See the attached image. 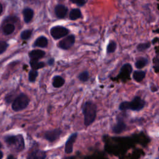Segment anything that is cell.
I'll return each instance as SVG.
<instances>
[{"label": "cell", "instance_id": "1", "mask_svg": "<svg viewBox=\"0 0 159 159\" xmlns=\"http://www.w3.org/2000/svg\"><path fill=\"white\" fill-rule=\"evenodd\" d=\"M81 109L84 116V124L88 127L92 124L96 119L97 106L93 102L88 101L83 104Z\"/></svg>", "mask_w": 159, "mask_h": 159}, {"label": "cell", "instance_id": "2", "mask_svg": "<svg viewBox=\"0 0 159 159\" xmlns=\"http://www.w3.org/2000/svg\"><path fill=\"white\" fill-rule=\"evenodd\" d=\"M146 102L142 99L140 96H135L134 98L130 101H123L120 103L119 109L120 111H139L142 110L145 105Z\"/></svg>", "mask_w": 159, "mask_h": 159}, {"label": "cell", "instance_id": "3", "mask_svg": "<svg viewBox=\"0 0 159 159\" xmlns=\"http://www.w3.org/2000/svg\"><path fill=\"white\" fill-rule=\"evenodd\" d=\"M4 141L12 150L16 152L22 151L25 147L24 140L21 134L7 135L4 137Z\"/></svg>", "mask_w": 159, "mask_h": 159}, {"label": "cell", "instance_id": "4", "mask_svg": "<svg viewBox=\"0 0 159 159\" xmlns=\"http://www.w3.org/2000/svg\"><path fill=\"white\" fill-rule=\"evenodd\" d=\"M30 99L28 96L24 93L19 94L12 103V109L15 111H19L25 109L29 103Z\"/></svg>", "mask_w": 159, "mask_h": 159}, {"label": "cell", "instance_id": "5", "mask_svg": "<svg viewBox=\"0 0 159 159\" xmlns=\"http://www.w3.org/2000/svg\"><path fill=\"white\" fill-rule=\"evenodd\" d=\"M50 32L52 37L54 39L57 40L66 36L69 34L70 30L65 27L61 25H56L52 27Z\"/></svg>", "mask_w": 159, "mask_h": 159}, {"label": "cell", "instance_id": "6", "mask_svg": "<svg viewBox=\"0 0 159 159\" xmlns=\"http://www.w3.org/2000/svg\"><path fill=\"white\" fill-rule=\"evenodd\" d=\"M75 42V35L73 34L68 35L58 42V47L63 50H68L74 45Z\"/></svg>", "mask_w": 159, "mask_h": 159}, {"label": "cell", "instance_id": "7", "mask_svg": "<svg viewBox=\"0 0 159 159\" xmlns=\"http://www.w3.org/2000/svg\"><path fill=\"white\" fill-rule=\"evenodd\" d=\"M61 133L62 131L60 129H55L45 132L43 135V137L45 139H46L48 142H53L60 138Z\"/></svg>", "mask_w": 159, "mask_h": 159}, {"label": "cell", "instance_id": "8", "mask_svg": "<svg viewBox=\"0 0 159 159\" xmlns=\"http://www.w3.org/2000/svg\"><path fill=\"white\" fill-rule=\"evenodd\" d=\"M127 129V125L124 121L122 117H118L117 122L112 126V131L114 134H120L125 130Z\"/></svg>", "mask_w": 159, "mask_h": 159}, {"label": "cell", "instance_id": "9", "mask_svg": "<svg viewBox=\"0 0 159 159\" xmlns=\"http://www.w3.org/2000/svg\"><path fill=\"white\" fill-rule=\"evenodd\" d=\"M77 136H78V134L75 132L71 134V135L68 137V140L65 143V151L66 153H71L73 152V144L76 141Z\"/></svg>", "mask_w": 159, "mask_h": 159}, {"label": "cell", "instance_id": "10", "mask_svg": "<svg viewBox=\"0 0 159 159\" xmlns=\"http://www.w3.org/2000/svg\"><path fill=\"white\" fill-rule=\"evenodd\" d=\"M68 9L63 4H57L55 7V14L58 19H63L65 17Z\"/></svg>", "mask_w": 159, "mask_h": 159}, {"label": "cell", "instance_id": "11", "mask_svg": "<svg viewBox=\"0 0 159 159\" xmlns=\"http://www.w3.org/2000/svg\"><path fill=\"white\" fill-rule=\"evenodd\" d=\"M46 153L41 150H35L27 156V159H45Z\"/></svg>", "mask_w": 159, "mask_h": 159}, {"label": "cell", "instance_id": "12", "mask_svg": "<svg viewBox=\"0 0 159 159\" xmlns=\"http://www.w3.org/2000/svg\"><path fill=\"white\" fill-rule=\"evenodd\" d=\"M45 55V52L42 50H33L29 53V57L30 60H39V59L43 58Z\"/></svg>", "mask_w": 159, "mask_h": 159}, {"label": "cell", "instance_id": "13", "mask_svg": "<svg viewBox=\"0 0 159 159\" xmlns=\"http://www.w3.org/2000/svg\"><path fill=\"white\" fill-rule=\"evenodd\" d=\"M22 14L24 17V20L25 23H29L31 21L34 17V11L29 7L24 9L22 11Z\"/></svg>", "mask_w": 159, "mask_h": 159}, {"label": "cell", "instance_id": "14", "mask_svg": "<svg viewBox=\"0 0 159 159\" xmlns=\"http://www.w3.org/2000/svg\"><path fill=\"white\" fill-rule=\"evenodd\" d=\"M132 71V68L131 65L130 63H125L122 66L119 73V76H122V77H126V76L129 77Z\"/></svg>", "mask_w": 159, "mask_h": 159}, {"label": "cell", "instance_id": "15", "mask_svg": "<svg viewBox=\"0 0 159 159\" xmlns=\"http://www.w3.org/2000/svg\"><path fill=\"white\" fill-rule=\"evenodd\" d=\"M82 17V13L80 9L74 8L71 10L69 14V19L71 20H75Z\"/></svg>", "mask_w": 159, "mask_h": 159}, {"label": "cell", "instance_id": "16", "mask_svg": "<svg viewBox=\"0 0 159 159\" xmlns=\"http://www.w3.org/2000/svg\"><path fill=\"white\" fill-rule=\"evenodd\" d=\"M48 45V40L44 36H40L38 37L34 43V47H39L41 48L46 47Z\"/></svg>", "mask_w": 159, "mask_h": 159}, {"label": "cell", "instance_id": "17", "mask_svg": "<svg viewBox=\"0 0 159 159\" xmlns=\"http://www.w3.org/2000/svg\"><path fill=\"white\" fill-rule=\"evenodd\" d=\"M65 80L61 76H55L52 79V85L54 88H58L61 87L65 84Z\"/></svg>", "mask_w": 159, "mask_h": 159}, {"label": "cell", "instance_id": "18", "mask_svg": "<svg viewBox=\"0 0 159 159\" xmlns=\"http://www.w3.org/2000/svg\"><path fill=\"white\" fill-rule=\"evenodd\" d=\"M148 63V60L147 58L139 57L137 58L135 62V66L139 70L142 69L143 67H145L146 65H147Z\"/></svg>", "mask_w": 159, "mask_h": 159}, {"label": "cell", "instance_id": "19", "mask_svg": "<svg viewBox=\"0 0 159 159\" xmlns=\"http://www.w3.org/2000/svg\"><path fill=\"white\" fill-rule=\"evenodd\" d=\"M145 75H146V73L144 71L136 70L133 73L132 77H133V79L136 82H140L144 79V78L145 77Z\"/></svg>", "mask_w": 159, "mask_h": 159}, {"label": "cell", "instance_id": "20", "mask_svg": "<svg viewBox=\"0 0 159 159\" xmlns=\"http://www.w3.org/2000/svg\"><path fill=\"white\" fill-rule=\"evenodd\" d=\"M30 65L32 70H37L39 68H42L45 66V63L42 61H39V60H30Z\"/></svg>", "mask_w": 159, "mask_h": 159}, {"label": "cell", "instance_id": "21", "mask_svg": "<svg viewBox=\"0 0 159 159\" xmlns=\"http://www.w3.org/2000/svg\"><path fill=\"white\" fill-rule=\"evenodd\" d=\"M14 30H15L14 25L11 23L4 25L2 28L3 33L6 35L11 34L14 31Z\"/></svg>", "mask_w": 159, "mask_h": 159}, {"label": "cell", "instance_id": "22", "mask_svg": "<svg viewBox=\"0 0 159 159\" xmlns=\"http://www.w3.org/2000/svg\"><path fill=\"white\" fill-rule=\"evenodd\" d=\"M117 48V43L114 40H111L109 43L107 44V48H106V52L107 53H114Z\"/></svg>", "mask_w": 159, "mask_h": 159}, {"label": "cell", "instance_id": "23", "mask_svg": "<svg viewBox=\"0 0 159 159\" xmlns=\"http://www.w3.org/2000/svg\"><path fill=\"white\" fill-rule=\"evenodd\" d=\"M151 46V43L150 42H144L140 43L137 46V50L138 52H144L148 48H149Z\"/></svg>", "mask_w": 159, "mask_h": 159}, {"label": "cell", "instance_id": "24", "mask_svg": "<svg viewBox=\"0 0 159 159\" xmlns=\"http://www.w3.org/2000/svg\"><path fill=\"white\" fill-rule=\"evenodd\" d=\"M78 78L81 81L86 82L89 80V72L87 70L83 71V72H81L79 74V75L78 76Z\"/></svg>", "mask_w": 159, "mask_h": 159}, {"label": "cell", "instance_id": "25", "mask_svg": "<svg viewBox=\"0 0 159 159\" xmlns=\"http://www.w3.org/2000/svg\"><path fill=\"white\" fill-rule=\"evenodd\" d=\"M32 34V30L31 29L24 30L20 34V38L22 40H27L31 37Z\"/></svg>", "mask_w": 159, "mask_h": 159}, {"label": "cell", "instance_id": "26", "mask_svg": "<svg viewBox=\"0 0 159 159\" xmlns=\"http://www.w3.org/2000/svg\"><path fill=\"white\" fill-rule=\"evenodd\" d=\"M38 76V71L37 70H32L29 73V80L30 82H34Z\"/></svg>", "mask_w": 159, "mask_h": 159}, {"label": "cell", "instance_id": "27", "mask_svg": "<svg viewBox=\"0 0 159 159\" xmlns=\"http://www.w3.org/2000/svg\"><path fill=\"white\" fill-rule=\"evenodd\" d=\"M9 44L4 41H0V54L4 53L7 48L8 47Z\"/></svg>", "mask_w": 159, "mask_h": 159}, {"label": "cell", "instance_id": "28", "mask_svg": "<svg viewBox=\"0 0 159 159\" xmlns=\"http://www.w3.org/2000/svg\"><path fill=\"white\" fill-rule=\"evenodd\" d=\"M72 3H74L75 4H76L77 6H83L86 2L87 1H84V0H76V1H73V0H71L70 1Z\"/></svg>", "mask_w": 159, "mask_h": 159}, {"label": "cell", "instance_id": "29", "mask_svg": "<svg viewBox=\"0 0 159 159\" xmlns=\"http://www.w3.org/2000/svg\"><path fill=\"white\" fill-rule=\"evenodd\" d=\"M54 59L53 58H50V59H49L48 60V64L49 65H53V63H54Z\"/></svg>", "mask_w": 159, "mask_h": 159}, {"label": "cell", "instance_id": "30", "mask_svg": "<svg viewBox=\"0 0 159 159\" xmlns=\"http://www.w3.org/2000/svg\"><path fill=\"white\" fill-rule=\"evenodd\" d=\"M7 159H16V158L14 156H13L12 155H10L8 156Z\"/></svg>", "mask_w": 159, "mask_h": 159}, {"label": "cell", "instance_id": "31", "mask_svg": "<svg viewBox=\"0 0 159 159\" xmlns=\"http://www.w3.org/2000/svg\"><path fill=\"white\" fill-rule=\"evenodd\" d=\"M63 159H75V158L73 156H70V157H66L64 158Z\"/></svg>", "mask_w": 159, "mask_h": 159}, {"label": "cell", "instance_id": "32", "mask_svg": "<svg viewBox=\"0 0 159 159\" xmlns=\"http://www.w3.org/2000/svg\"><path fill=\"white\" fill-rule=\"evenodd\" d=\"M2 9H3V8H2V5L1 3H0V15H1V13L2 12Z\"/></svg>", "mask_w": 159, "mask_h": 159}, {"label": "cell", "instance_id": "33", "mask_svg": "<svg viewBox=\"0 0 159 159\" xmlns=\"http://www.w3.org/2000/svg\"><path fill=\"white\" fill-rule=\"evenodd\" d=\"M3 157V153L2 152V151L0 150V159H2Z\"/></svg>", "mask_w": 159, "mask_h": 159}, {"label": "cell", "instance_id": "34", "mask_svg": "<svg viewBox=\"0 0 159 159\" xmlns=\"http://www.w3.org/2000/svg\"><path fill=\"white\" fill-rule=\"evenodd\" d=\"M2 147V143L0 142V148Z\"/></svg>", "mask_w": 159, "mask_h": 159}, {"label": "cell", "instance_id": "35", "mask_svg": "<svg viewBox=\"0 0 159 159\" xmlns=\"http://www.w3.org/2000/svg\"><path fill=\"white\" fill-rule=\"evenodd\" d=\"M158 150H159V148H158Z\"/></svg>", "mask_w": 159, "mask_h": 159}]
</instances>
